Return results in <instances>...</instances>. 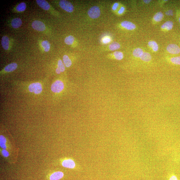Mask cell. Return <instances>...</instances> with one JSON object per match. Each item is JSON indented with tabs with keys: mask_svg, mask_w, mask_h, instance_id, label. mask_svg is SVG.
I'll use <instances>...</instances> for the list:
<instances>
[{
	"mask_svg": "<svg viewBox=\"0 0 180 180\" xmlns=\"http://www.w3.org/2000/svg\"><path fill=\"white\" fill-rule=\"evenodd\" d=\"M64 176V174L61 171H57L52 173L50 177V180H58L62 178Z\"/></svg>",
	"mask_w": 180,
	"mask_h": 180,
	"instance_id": "obj_11",
	"label": "cell"
},
{
	"mask_svg": "<svg viewBox=\"0 0 180 180\" xmlns=\"http://www.w3.org/2000/svg\"><path fill=\"white\" fill-rule=\"evenodd\" d=\"M121 26L123 28L128 30H133L136 29V25L128 21H124L122 22Z\"/></svg>",
	"mask_w": 180,
	"mask_h": 180,
	"instance_id": "obj_8",
	"label": "cell"
},
{
	"mask_svg": "<svg viewBox=\"0 0 180 180\" xmlns=\"http://www.w3.org/2000/svg\"><path fill=\"white\" fill-rule=\"evenodd\" d=\"M111 41L110 39L108 38H104L103 40V42L104 44H107Z\"/></svg>",
	"mask_w": 180,
	"mask_h": 180,
	"instance_id": "obj_29",
	"label": "cell"
},
{
	"mask_svg": "<svg viewBox=\"0 0 180 180\" xmlns=\"http://www.w3.org/2000/svg\"><path fill=\"white\" fill-rule=\"evenodd\" d=\"M171 63L177 65H180V57H176L171 58L170 59Z\"/></svg>",
	"mask_w": 180,
	"mask_h": 180,
	"instance_id": "obj_27",
	"label": "cell"
},
{
	"mask_svg": "<svg viewBox=\"0 0 180 180\" xmlns=\"http://www.w3.org/2000/svg\"><path fill=\"white\" fill-rule=\"evenodd\" d=\"M164 18V15L161 12L157 13L153 16V19L156 22H160Z\"/></svg>",
	"mask_w": 180,
	"mask_h": 180,
	"instance_id": "obj_21",
	"label": "cell"
},
{
	"mask_svg": "<svg viewBox=\"0 0 180 180\" xmlns=\"http://www.w3.org/2000/svg\"><path fill=\"white\" fill-rule=\"evenodd\" d=\"M64 85L63 82L60 80H57L53 83L51 86L52 91L56 93H59L63 91Z\"/></svg>",
	"mask_w": 180,
	"mask_h": 180,
	"instance_id": "obj_1",
	"label": "cell"
},
{
	"mask_svg": "<svg viewBox=\"0 0 180 180\" xmlns=\"http://www.w3.org/2000/svg\"><path fill=\"white\" fill-rule=\"evenodd\" d=\"M151 1H147H147H145H145H144L145 4H149Z\"/></svg>",
	"mask_w": 180,
	"mask_h": 180,
	"instance_id": "obj_33",
	"label": "cell"
},
{
	"mask_svg": "<svg viewBox=\"0 0 180 180\" xmlns=\"http://www.w3.org/2000/svg\"><path fill=\"white\" fill-rule=\"evenodd\" d=\"M32 27L34 29L42 32L46 29V26L43 22L39 21H35L32 22Z\"/></svg>",
	"mask_w": 180,
	"mask_h": 180,
	"instance_id": "obj_5",
	"label": "cell"
},
{
	"mask_svg": "<svg viewBox=\"0 0 180 180\" xmlns=\"http://www.w3.org/2000/svg\"><path fill=\"white\" fill-rule=\"evenodd\" d=\"M169 53L173 55H177L180 52V48L178 45L175 44H169L167 47Z\"/></svg>",
	"mask_w": 180,
	"mask_h": 180,
	"instance_id": "obj_6",
	"label": "cell"
},
{
	"mask_svg": "<svg viewBox=\"0 0 180 180\" xmlns=\"http://www.w3.org/2000/svg\"><path fill=\"white\" fill-rule=\"evenodd\" d=\"M41 46L43 48L45 52H48L50 49V44L49 42L47 41H42Z\"/></svg>",
	"mask_w": 180,
	"mask_h": 180,
	"instance_id": "obj_19",
	"label": "cell"
},
{
	"mask_svg": "<svg viewBox=\"0 0 180 180\" xmlns=\"http://www.w3.org/2000/svg\"><path fill=\"white\" fill-rule=\"evenodd\" d=\"M39 6L45 10H49L50 8V5L47 1L44 0H36Z\"/></svg>",
	"mask_w": 180,
	"mask_h": 180,
	"instance_id": "obj_9",
	"label": "cell"
},
{
	"mask_svg": "<svg viewBox=\"0 0 180 180\" xmlns=\"http://www.w3.org/2000/svg\"><path fill=\"white\" fill-rule=\"evenodd\" d=\"M140 58L142 61L148 62L151 60L152 57L150 53L147 52H143Z\"/></svg>",
	"mask_w": 180,
	"mask_h": 180,
	"instance_id": "obj_16",
	"label": "cell"
},
{
	"mask_svg": "<svg viewBox=\"0 0 180 180\" xmlns=\"http://www.w3.org/2000/svg\"><path fill=\"white\" fill-rule=\"evenodd\" d=\"M65 70V67L62 61L59 60L58 62V67L56 70V72L58 74H60L61 72H64Z\"/></svg>",
	"mask_w": 180,
	"mask_h": 180,
	"instance_id": "obj_13",
	"label": "cell"
},
{
	"mask_svg": "<svg viewBox=\"0 0 180 180\" xmlns=\"http://www.w3.org/2000/svg\"><path fill=\"white\" fill-rule=\"evenodd\" d=\"M124 10L125 8L122 7L120 9L119 11V13L120 14H121L124 12Z\"/></svg>",
	"mask_w": 180,
	"mask_h": 180,
	"instance_id": "obj_32",
	"label": "cell"
},
{
	"mask_svg": "<svg viewBox=\"0 0 180 180\" xmlns=\"http://www.w3.org/2000/svg\"><path fill=\"white\" fill-rule=\"evenodd\" d=\"M7 140L6 138L4 136L1 135L0 136V146L3 149H6L7 146L6 143Z\"/></svg>",
	"mask_w": 180,
	"mask_h": 180,
	"instance_id": "obj_23",
	"label": "cell"
},
{
	"mask_svg": "<svg viewBox=\"0 0 180 180\" xmlns=\"http://www.w3.org/2000/svg\"><path fill=\"white\" fill-rule=\"evenodd\" d=\"M148 45L149 47H150L152 49L153 51L156 52L158 51L159 46L158 44H157L156 41H149Z\"/></svg>",
	"mask_w": 180,
	"mask_h": 180,
	"instance_id": "obj_18",
	"label": "cell"
},
{
	"mask_svg": "<svg viewBox=\"0 0 180 180\" xmlns=\"http://www.w3.org/2000/svg\"><path fill=\"white\" fill-rule=\"evenodd\" d=\"M120 44L116 42H114L109 45V49L111 51L117 50L120 48Z\"/></svg>",
	"mask_w": 180,
	"mask_h": 180,
	"instance_id": "obj_22",
	"label": "cell"
},
{
	"mask_svg": "<svg viewBox=\"0 0 180 180\" xmlns=\"http://www.w3.org/2000/svg\"><path fill=\"white\" fill-rule=\"evenodd\" d=\"M179 23L180 24V17H179Z\"/></svg>",
	"mask_w": 180,
	"mask_h": 180,
	"instance_id": "obj_34",
	"label": "cell"
},
{
	"mask_svg": "<svg viewBox=\"0 0 180 180\" xmlns=\"http://www.w3.org/2000/svg\"><path fill=\"white\" fill-rule=\"evenodd\" d=\"M118 5H119V4H118L117 3H115L113 5V7H112V10H116L117 7Z\"/></svg>",
	"mask_w": 180,
	"mask_h": 180,
	"instance_id": "obj_31",
	"label": "cell"
},
{
	"mask_svg": "<svg viewBox=\"0 0 180 180\" xmlns=\"http://www.w3.org/2000/svg\"><path fill=\"white\" fill-rule=\"evenodd\" d=\"M63 63L67 67H69L72 65V61L68 56L67 55H64L63 58Z\"/></svg>",
	"mask_w": 180,
	"mask_h": 180,
	"instance_id": "obj_17",
	"label": "cell"
},
{
	"mask_svg": "<svg viewBox=\"0 0 180 180\" xmlns=\"http://www.w3.org/2000/svg\"><path fill=\"white\" fill-rule=\"evenodd\" d=\"M10 40L7 36H4L1 39V44L3 48L5 50H7L9 49Z\"/></svg>",
	"mask_w": 180,
	"mask_h": 180,
	"instance_id": "obj_10",
	"label": "cell"
},
{
	"mask_svg": "<svg viewBox=\"0 0 180 180\" xmlns=\"http://www.w3.org/2000/svg\"><path fill=\"white\" fill-rule=\"evenodd\" d=\"M173 23L172 21H168L165 22L161 27L163 29H165L167 30H170L173 29Z\"/></svg>",
	"mask_w": 180,
	"mask_h": 180,
	"instance_id": "obj_15",
	"label": "cell"
},
{
	"mask_svg": "<svg viewBox=\"0 0 180 180\" xmlns=\"http://www.w3.org/2000/svg\"><path fill=\"white\" fill-rule=\"evenodd\" d=\"M88 13L90 17L92 18H98L100 15V8L97 6L93 7L89 10Z\"/></svg>",
	"mask_w": 180,
	"mask_h": 180,
	"instance_id": "obj_3",
	"label": "cell"
},
{
	"mask_svg": "<svg viewBox=\"0 0 180 180\" xmlns=\"http://www.w3.org/2000/svg\"><path fill=\"white\" fill-rule=\"evenodd\" d=\"M169 180H178V179L176 176L173 175L170 176Z\"/></svg>",
	"mask_w": 180,
	"mask_h": 180,
	"instance_id": "obj_30",
	"label": "cell"
},
{
	"mask_svg": "<svg viewBox=\"0 0 180 180\" xmlns=\"http://www.w3.org/2000/svg\"><path fill=\"white\" fill-rule=\"evenodd\" d=\"M2 154L5 157H7L9 156V153L8 152L5 150L3 149L1 151Z\"/></svg>",
	"mask_w": 180,
	"mask_h": 180,
	"instance_id": "obj_28",
	"label": "cell"
},
{
	"mask_svg": "<svg viewBox=\"0 0 180 180\" xmlns=\"http://www.w3.org/2000/svg\"><path fill=\"white\" fill-rule=\"evenodd\" d=\"M143 53V50L140 48L135 49L133 51V55L134 57L139 58L141 57Z\"/></svg>",
	"mask_w": 180,
	"mask_h": 180,
	"instance_id": "obj_20",
	"label": "cell"
},
{
	"mask_svg": "<svg viewBox=\"0 0 180 180\" xmlns=\"http://www.w3.org/2000/svg\"><path fill=\"white\" fill-rule=\"evenodd\" d=\"M22 24L21 20L19 18H15L13 19L11 22V24H12V27L15 29H17L20 27Z\"/></svg>",
	"mask_w": 180,
	"mask_h": 180,
	"instance_id": "obj_12",
	"label": "cell"
},
{
	"mask_svg": "<svg viewBox=\"0 0 180 180\" xmlns=\"http://www.w3.org/2000/svg\"><path fill=\"white\" fill-rule=\"evenodd\" d=\"M18 65L15 63H13L8 65L4 68V71L7 72H13L17 68Z\"/></svg>",
	"mask_w": 180,
	"mask_h": 180,
	"instance_id": "obj_14",
	"label": "cell"
},
{
	"mask_svg": "<svg viewBox=\"0 0 180 180\" xmlns=\"http://www.w3.org/2000/svg\"><path fill=\"white\" fill-rule=\"evenodd\" d=\"M62 165L63 166L66 168L73 169L75 168L76 166L75 162L72 159H66L63 160Z\"/></svg>",
	"mask_w": 180,
	"mask_h": 180,
	"instance_id": "obj_7",
	"label": "cell"
},
{
	"mask_svg": "<svg viewBox=\"0 0 180 180\" xmlns=\"http://www.w3.org/2000/svg\"><path fill=\"white\" fill-rule=\"evenodd\" d=\"M26 4L24 2H22L18 5L16 8V10L19 12H23L26 10Z\"/></svg>",
	"mask_w": 180,
	"mask_h": 180,
	"instance_id": "obj_24",
	"label": "cell"
},
{
	"mask_svg": "<svg viewBox=\"0 0 180 180\" xmlns=\"http://www.w3.org/2000/svg\"><path fill=\"white\" fill-rule=\"evenodd\" d=\"M75 41V38L74 36L70 35L67 36L65 39L64 42L66 44L70 45L74 43Z\"/></svg>",
	"mask_w": 180,
	"mask_h": 180,
	"instance_id": "obj_25",
	"label": "cell"
},
{
	"mask_svg": "<svg viewBox=\"0 0 180 180\" xmlns=\"http://www.w3.org/2000/svg\"><path fill=\"white\" fill-rule=\"evenodd\" d=\"M115 58L117 60H121L123 58V55L122 52H115L114 53Z\"/></svg>",
	"mask_w": 180,
	"mask_h": 180,
	"instance_id": "obj_26",
	"label": "cell"
},
{
	"mask_svg": "<svg viewBox=\"0 0 180 180\" xmlns=\"http://www.w3.org/2000/svg\"><path fill=\"white\" fill-rule=\"evenodd\" d=\"M59 5L63 9L67 12L72 13L74 10V6L69 1H64V0L60 1L59 2Z\"/></svg>",
	"mask_w": 180,
	"mask_h": 180,
	"instance_id": "obj_2",
	"label": "cell"
},
{
	"mask_svg": "<svg viewBox=\"0 0 180 180\" xmlns=\"http://www.w3.org/2000/svg\"><path fill=\"white\" fill-rule=\"evenodd\" d=\"M29 89L30 92L34 93L36 94H40L42 91L41 84L39 83H34L30 84Z\"/></svg>",
	"mask_w": 180,
	"mask_h": 180,
	"instance_id": "obj_4",
	"label": "cell"
}]
</instances>
